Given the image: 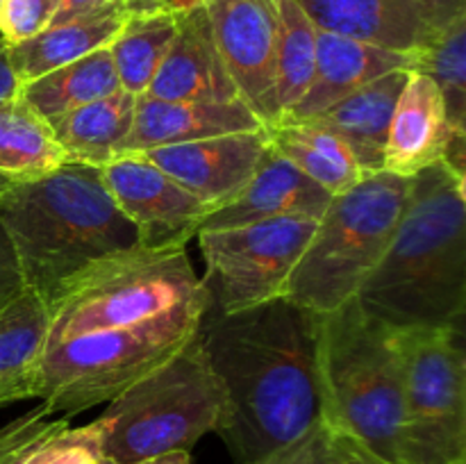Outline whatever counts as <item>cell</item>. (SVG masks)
<instances>
[{"label":"cell","instance_id":"obj_1","mask_svg":"<svg viewBox=\"0 0 466 464\" xmlns=\"http://www.w3.org/2000/svg\"><path fill=\"white\" fill-rule=\"evenodd\" d=\"M321 314L287 296L208 314L198 341L226 396L217 435L235 464H253L321 421Z\"/></svg>","mask_w":466,"mask_h":464},{"label":"cell","instance_id":"obj_2","mask_svg":"<svg viewBox=\"0 0 466 464\" xmlns=\"http://www.w3.org/2000/svg\"><path fill=\"white\" fill-rule=\"evenodd\" d=\"M355 300L390 330H462L464 173L437 162L412 177L399 227Z\"/></svg>","mask_w":466,"mask_h":464},{"label":"cell","instance_id":"obj_3","mask_svg":"<svg viewBox=\"0 0 466 464\" xmlns=\"http://www.w3.org/2000/svg\"><path fill=\"white\" fill-rule=\"evenodd\" d=\"M0 223L25 287L48 303L85 268L139 248L137 227L114 205L100 168L62 164L18 180L0 198Z\"/></svg>","mask_w":466,"mask_h":464},{"label":"cell","instance_id":"obj_4","mask_svg":"<svg viewBox=\"0 0 466 464\" xmlns=\"http://www.w3.org/2000/svg\"><path fill=\"white\" fill-rule=\"evenodd\" d=\"M321 419L376 464H405L403 364L394 330L349 300L319 321Z\"/></svg>","mask_w":466,"mask_h":464},{"label":"cell","instance_id":"obj_5","mask_svg":"<svg viewBox=\"0 0 466 464\" xmlns=\"http://www.w3.org/2000/svg\"><path fill=\"white\" fill-rule=\"evenodd\" d=\"M226 417V396L200 348L198 332L171 359L109 400L100 453L116 464L191 450Z\"/></svg>","mask_w":466,"mask_h":464},{"label":"cell","instance_id":"obj_6","mask_svg":"<svg viewBox=\"0 0 466 464\" xmlns=\"http://www.w3.org/2000/svg\"><path fill=\"white\" fill-rule=\"evenodd\" d=\"M410 185L412 177L378 171L332 196L287 280V298L319 314L353 300L399 227Z\"/></svg>","mask_w":466,"mask_h":464},{"label":"cell","instance_id":"obj_7","mask_svg":"<svg viewBox=\"0 0 466 464\" xmlns=\"http://www.w3.org/2000/svg\"><path fill=\"white\" fill-rule=\"evenodd\" d=\"M205 309L208 298H198L135 326L59 341L41 358L35 398L64 417L109 403L196 337Z\"/></svg>","mask_w":466,"mask_h":464},{"label":"cell","instance_id":"obj_8","mask_svg":"<svg viewBox=\"0 0 466 464\" xmlns=\"http://www.w3.org/2000/svg\"><path fill=\"white\" fill-rule=\"evenodd\" d=\"M205 298L185 246L132 248L77 273L48 300L46 350L64 339L148 321Z\"/></svg>","mask_w":466,"mask_h":464},{"label":"cell","instance_id":"obj_9","mask_svg":"<svg viewBox=\"0 0 466 464\" xmlns=\"http://www.w3.org/2000/svg\"><path fill=\"white\" fill-rule=\"evenodd\" d=\"M403 364L405 464H466L462 330H394Z\"/></svg>","mask_w":466,"mask_h":464},{"label":"cell","instance_id":"obj_10","mask_svg":"<svg viewBox=\"0 0 466 464\" xmlns=\"http://www.w3.org/2000/svg\"><path fill=\"white\" fill-rule=\"evenodd\" d=\"M319 218L280 217L198 232L208 314H232L285 296L287 280L308 248Z\"/></svg>","mask_w":466,"mask_h":464},{"label":"cell","instance_id":"obj_11","mask_svg":"<svg viewBox=\"0 0 466 464\" xmlns=\"http://www.w3.org/2000/svg\"><path fill=\"white\" fill-rule=\"evenodd\" d=\"M203 7L239 98L264 126L276 123V0H205Z\"/></svg>","mask_w":466,"mask_h":464},{"label":"cell","instance_id":"obj_12","mask_svg":"<svg viewBox=\"0 0 466 464\" xmlns=\"http://www.w3.org/2000/svg\"><path fill=\"white\" fill-rule=\"evenodd\" d=\"M100 177L114 205L137 227L144 248L187 246L209 214L191 191L139 153L105 164Z\"/></svg>","mask_w":466,"mask_h":464},{"label":"cell","instance_id":"obj_13","mask_svg":"<svg viewBox=\"0 0 466 464\" xmlns=\"http://www.w3.org/2000/svg\"><path fill=\"white\" fill-rule=\"evenodd\" d=\"M267 146L268 135L264 126L262 130L208 136L189 144L150 148L139 155L162 168L214 212L230 203L248 185Z\"/></svg>","mask_w":466,"mask_h":464},{"label":"cell","instance_id":"obj_14","mask_svg":"<svg viewBox=\"0 0 466 464\" xmlns=\"http://www.w3.org/2000/svg\"><path fill=\"white\" fill-rule=\"evenodd\" d=\"M437 162L464 173V135L451 127L435 82L423 73L410 71L387 132L382 171L414 177Z\"/></svg>","mask_w":466,"mask_h":464},{"label":"cell","instance_id":"obj_15","mask_svg":"<svg viewBox=\"0 0 466 464\" xmlns=\"http://www.w3.org/2000/svg\"><path fill=\"white\" fill-rule=\"evenodd\" d=\"M332 196L323 187L267 146L248 185L230 203L209 212L198 232L248 226L280 217L321 218Z\"/></svg>","mask_w":466,"mask_h":464},{"label":"cell","instance_id":"obj_16","mask_svg":"<svg viewBox=\"0 0 466 464\" xmlns=\"http://www.w3.org/2000/svg\"><path fill=\"white\" fill-rule=\"evenodd\" d=\"M264 123L241 98L230 103H194L137 96L135 121L121 155L146 153L162 146L189 144L208 136L262 130Z\"/></svg>","mask_w":466,"mask_h":464},{"label":"cell","instance_id":"obj_17","mask_svg":"<svg viewBox=\"0 0 466 464\" xmlns=\"http://www.w3.org/2000/svg\"><path fill=\"white\" fill-rule=\"evenodd\" d=\"M146 96L162 100L230 103L239 98L221 62L203 5L177 14V32Z\"/></svg>","mask_w":466,"mask_h":464},{"label":"cell","instance_id":"obj_18","mask_svg":"<svg viewBox=\"0 0 466 464\" xmlns=\"http://www.w3.org/2000/svg\"><path fill=\"white\" fill-rule=\"evenodd\" d=\"M410 66V55L317 30V68L308 94L282 118H312L385 73Z\"/></svg>","mask_w":466,"mask_h":464},{"label":"cell","instance_id":"obj_19","mask_svg":"<svg viewBox=\"0 0 466 464\" xmlns=\"http://www.w3.org/2000/svg\"><path fill=\"white\" fill-rule=\"evenodd\" d=\"M126 18L127 12L121 0L85 12H59L44 32L18 45H9L18 80L27 85L94 50L107 48Z\"/></svg>","mask_w":466,"mask_h":464},{"label":"cell","instance_id":"obj_20","mask_svg":"<svg viewBox=\"0 0 466 464\" xmlns=\"http://www.w3.org/2000/svg\"><path fill=\"white\" fill-rule=\"evenodd\" d=\"M317 30L412 55L432 35L408 0H296Z\"/></svg>","mask_w":466,"mask_h":464},{"label":"cell","instance_id":"obj_21","mask_svg":"<svg viewBox=\"0 0 466 464\" xmlns=\"http://www.w3.org/2000/svg\"><path fill=\"white\" fill-rule=\"evenodd\" d=\"M408 76V68L385 73L328 107L326 112L312 116L349 146L364 173L382 171L387 132Z\"/></svg>","mask_w":466,"mask_h":464},{"label":"cell","instance_id":"obj_22","mask_svg":"<svg viewBox=\"0 0 466 464\" xmlns=\"http://www.w3.org/2000/svg\"><path fill=\"white\" fill-rule=\"evenodd\" d=\"M100 455L98 419L76 428L39 405L0 428V464H91Z\"/></svg>","mask_w":466,"mask_h":464},{"label":"cell","instance_id":"obj_23","mask_svg":"<svg viewBox=\"0 0 466 464\" xmlns=\"http://www.w3.org/2000/svg\"><path fill=\"white\" fill-rule=\"evenodd\" d=\"M48 337V305L30 287L0 308V408L35 398Z\"/></svg>","mask_w":466,"mask_h":464},{"label":"cell","instance_id":"obj_24","mask_svg":"<svg viewBox=\"0 0 466 464\" xmlns=\"http://www.w3.org/2000/svg\"><path fill=\"white\" fill-rule=\"evenodd\" d=\"M137 96L118 89L53 118L50 127L71 164L103 168L121 157L135 121Z\"/></svg>","mask_w":466,"mask_h":464},{"label":"cell","instance_id":"obj_25","mask_svg":"<svg viewBox=\"0 0 466 464\" xmlns=\"http://www.w3.org/2000/svg\"><path fill=\"white\" fill-rule=\"evenodd\" d=\"M268 146L330 196L350 189L367 173L349 146L314 118H280L267 126Z\"/></svg>","mask_w":466,"mask_h":464},{"label":"cell","instance_id":"obj_26","mask_svg":"<svg viewBox=\"0 0 466 464\" xmlns=\"http://www.w3.org/2000/svg\"><path fill=\"white\" fill-rule=\"evenodd\" d=\"M121 89L107 48L94 50L23 85L21 98L46 121Z\"/></svg>","mask_w":466,"mask_h":464},{"label":"cell","instance_id":"obj_27","mask_svg":"<svg viewBox=\"0 0 466 464\" xmlns=\"http://www.w3.org/2000/svg\"><path fill=\"white\" fill-rule=\"evenodd\" d=\"M66 164L53 127L23 98L0 103V173L32 180Z\"/></svg>","mask_w":466,"mask_h":464},{"label":"cell","instance_id":"obj_28","mask_svg":"<svg viewBox=\"0 0 466 464\" xmlns=\"http://www.w3.org/2000/svg\"><path fill=\"white\" fill-rule=\"evenodd\" d=\"M177 32V14H127L126 23L107 45L121 89L141 96L167 57Z\"/></svg>","mask_w":466,"mask_h":464},{"label":"cell","instance_id":"obj_29","mask_svg":"<svg viewBox=\"0 0 466 464\" xmlns=\"http://www.w3.org/2000/svg\"><path fill=\"white\" fill-rule=\"evenodd\" d=\"M276 109L278 121L308 94L317 68V27L296 0H276Z\"/></svg>","mask_w":466,"mask_h":464},{"label":"cell","instance_id":"obj_30","mask_svg":"<svg viewBox=\"0 0 466 464\" xmlns=\"http://www.w3.org/2000/svg\"><path fill=\"white\" fill-rule=\"evenodd\" d=\"M408 71L423 73L435 82L451 127L466 136V16L432 32L426 44L410 55Z\"/></svg>","mask_w":466,"mask_h":464},{"label":"cell","instance_id":"obj_31","mask_svg":"<svg viewBox=\"0 0 466 464\" xmlns=\"http://www.w3.org/2000/svg\"><path fill=\"white\" fill-rule=\"evenodd\" d=\"M64 9L62 0H0V36L18 45L44 32Z\"/></svg>","mask_w":466,"mask_h":464},{"label":"cell","instance_id":"obj_32","mask_svg":"<svg viewBox=\"0 0 466 464\" xmlns=\"http://www.w3.org/2000/svg\"><path fill=\"white\" fill-rule=\"evenodd\" d=\"M332 453H335V435L321 419L299 439L253 464H332Z\"/></svg>","mask_w":466,"mask_h":464},{"label":"cell","instance_id":"obj_33","mask_svg":"<svg viewBox=\"0 0 466 464\" xmlns=\"http://www.w3.org/2000/svg\"><path fill=\"white\" fill-rule=\"evenodd\" d=\"M431 32L466 16V0H408Z\"/></svg>","mask_w":466,"mask_h":464},{"label":"cell","instance_id":"obj_34","mask_svg":"<svg viewBox=\"0 0 466 464\" xmlns=\"http://www.w3.org/2000/svg\"><path fill=\"white\" fill-rule=\"evenodd\" d=\"M21 289H25L21 267H18L12 241H9L7 232H5L3 223H0V308H3L9 298H14Z\"/></svg>","mask_w":466,"mask_h":464},{"label":"cell","instance_id":"obj_35","mask_svg":"<svg viewBox=\"0 0 466 464\" xmlns=\"http://www.w3.org/2000/svg\"><path fill=\"white\" fill-rule=\"evenodd\" d=\"M21 91L23 82L18 80L16 71H14L12 57H9V45L0 36V103L21 98Z\"/></svg>","mask_w":466,"mask_h":464},{"label":"cell","instance_id":"obj_36","mask_svg":"<svg viewBox=\"0 0 466 464\" xmlns=\"http://www.w3.org/2000/svg\"><path fill=\"white\" fill-rule=\"evenodd\" d=\"M332 464H376L367 455L360 453L355 446L346 444L344 439L335 437V453H332Z\"/></svg>","mask_w":466,"mask_h":464},{"label":"cell","instance_id":"obj_37","mask_svg":"<svg viewBox=\"0 0 466 464\" xmlns=\"http://www.w3.org/2000/svg\"><path fill=\"white\" fill-rule=\"evenodd\" d=\"M127 14H153V12H168L173 14L176 0H121Z\"/></svg>","mask_w":466,"mask_h":464},{"label":"cell","instance_id":"obj_38","mask_svg":"<svg viewBox=\"0 0 466 464\" xmlns=\"http://www.w3.org/2000/svg\"><path fill=\"white\" fill-rule=\"evenodd\" d=\"M137 464H194V459H191L189 450H176V453L159 455V458L144 459V462H137Z\"/></svg>","mask_w":466,"mask_h":464},{"label":"cell","instance_id":"obj_39","mask_svg":"<svg viewBox=\"0 0 466 464\" xmlns=\"http://www.w3.org/2000/svg\"><path fill=\"white\" fill-rule=\"evenodd\" d=\"M64 9L62 12H85V9L103 7V5L114 3V0H62Z\"/></svg>","mask_w":466,"mask_h":464},{"label":"cell","instance_id":"obj_40","mask_svg":"<svg viewBox=\"0 0 466 464\" xmlns=\"http://www.w3.org/2000/svg\"><path fill=\"white\" fill-rule=\"evenodd\" d=\"M205 0H176V7H173V14H182V12H189V9L198 7L203 5Z\"/></svg>","mask_w":466,"mask_h":464},{"label":"cell","instance_id":"obj_41","mask_svg":"<svg viewBox=\"0 0 466 464\" xmlns=\"http://www.w3.org/2000/svg\"><path fill=\"white\" fill-rule=\"evenodd\" d=\"M18 180H14V177H9V176H5V173H0V198H3L5 194H7L9 189H12L14 185H16Z\"/></svg>","mask_w":466,"mask_h":464},{"label":"cell","instance_id":"obj_42","mask_svg":"<svg viewBox=\"0 0 466 464\" xmlns=\"http://www.w3.org/2000/svg\"><path fill=\"white\" fill-rule=\"evenodd\" d=\"M91 464H116V462H112V459H109V458H103V455H100V458L94 459V462H91Z\"/></svg>","mask_w":466,"mask_h":464}]
</instances>
